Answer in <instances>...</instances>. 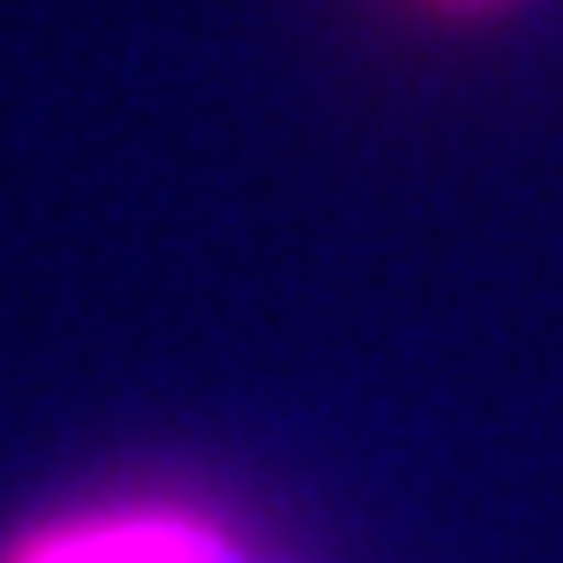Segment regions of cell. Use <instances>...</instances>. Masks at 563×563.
<instances>
[{
	"label": "cell",
	"mask_w": 563,
	"mask_h": 563,
	"mask_svg": "<svg viewBox=\"0 0 563 563\" xmlns=\"http://www.w3.org/2000/svg\"><path fill=\"white\" fill-rule=\"evenodd\" d=\"M384 8L421 23V31H481V23H511L533 0H384Z\"/></svg>",
	"instance_id": "obj_2"
},
{
	"label": "cell",
	"mask_w": 563,
	"mask_h": 563,
	"mask_svg": "<svg viewBox=\"0 0 563 563\" xmlns=\"http://www.w3.org/2000/svg\"><path fill=\"white\" fill-rule=\"evenodd\" d=\"M0 563H263L241 533L196 504L129 496V504H84L15 533Z\"/></svg>",
	"instance_id": "obj_1"
}]
</instances>
